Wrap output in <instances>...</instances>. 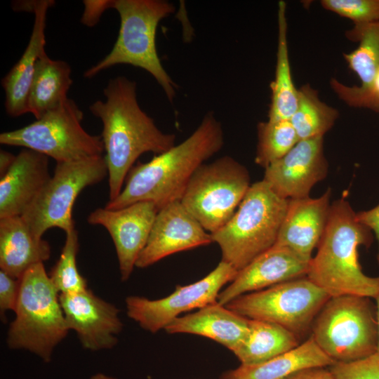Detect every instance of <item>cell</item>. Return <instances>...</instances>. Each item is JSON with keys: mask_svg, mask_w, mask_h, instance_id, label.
Returning <instances> with one entry per match:
<instances>
[{"mask_svg": "<svg viewBox=\"0 0 379 379\" xmlns=\"http://www.w3.org/2000/svg\"><path fill=\"white\" fill-rule=\"evenodd\" d=\"M103 93L105 101L94 102L89 109L102 124L111 201L121 192L136 159L145 152L159 154L168 150L175 145V135L161 131L141 109L135 81L118 76L108 81Z\"/></svg>", "mask_w": 379, "mask_h": 379, "instance_id": "cell-1", "label": "cell"}, {"mask_svg": "<svg viewBox=\"0 0 379 379\" xmlns=\"http://www.w3.org/2000/svg\"><path fill=\"white\" fill-rule=\"evenodd\" d=\"M224 142L221 123L212 112H207L184 141L132 167L120 194L105 208L116 210L138 201H152L159 210L180 201L194 173L222 149Z\"/></svg>", "mask_w": 379, "mask_h": 379, "instance_id": "cell-2", "label": "cell"}, {"mask_svg": "<svg viewBox=\"0 0 379 379\" xmlns=\"http://www.w3.org/2000/svg\"><path fill=\"white\" fill-rule=\"evenodd\" d=\"M373 239L372 231L359 221L347 200L333 201L306 277L330 297L354 295L375 298L379 294V277H368L362 272L358 254L359 247H369Z\"/></svg>", "mask_w": 379, "mask_h": 379, "instance_id": "cell-3", "label": "cell"}, {"mask_svg": "<svg viewBox=\"0 0 379 379\" xmlns=\"http://www.w3.org/2000/svg\"><path fill=\"white\" fill-rule=\"evenodd\" d=\"M112 8L120 17L117 39L110 52L86 70L84 77L93 78L117 65H130L149 72L173 102L177 84L163 67L156 46L159 23L173 13L175 7L164 0H112Z\"/></svg>", "mask_w": 379, "mask_h": 379, "instance_id": "cell-4", "label": "cell"}, {"mask_svg": "<svg viewBox=\"0 0 379 379\" xmlns=\"http://www.w3.org/2000/svg\"><path fill=\"white\" fill-rule=\"evenodd\" d=\"M59 296L44 263L24 273L20 278L15 317L7 333L9 348L25 350L45 362L51 361L55 347L69 331Z\"/></svg>", "mask_w": 379, "mask_h": 379, "instance_id": "cell-5", "label": "cell"}, {"mask_svg": "<svg viewBox=\"0 0 379 379\" xmlns=\"http://www.w3.org/2000/svg\"><path fill=\"white\" fill-rule=\"evenodd\" d=\"M289 199L278 196L263 180L251 185L231 219L211 234L220 248L222 261L238 272L272 247Z\"/></svg>", "mask_w": 379, "mask_h": 379, "instance_id": "cell-6", "label": "cell"}, {"mask_svg": "<svg viewBox=\"0 0 379 379\" xmlns=\"http://www.w3.org/2000/svg\"><path fill=\"white\" fill-rule=\"evenodd\" d=\"M311 331L319 347L335 362L365 358L378 349L376 306L366 296L330 297Z\"/></svg>", "mask_w": 379, "mask_h": 379, "instance_id": "cell-7", "label": "cell"}, {"mask_svg": "<svg viewBox=\"0 0 379 379\" xmlns=\"http://www.w3.org/2000/svg\"><path fill=\"white\" fill-rule=\"evenodd\" d=\"M84 114L72 99L32 124L0 134L1 145L22 147L54 159L57 162L101 156V136L92 135L81 126Z\"/></svg>", "mask_w": 379, "mask_h": 379, "instance_id": "cell-8", "label": "cell"}, {"mask_svg": "<svg viewBox=\"0 0 379 379\" xmlns=\"http://www.w3.org/2000/svg\"><path fill=\"white\" fill-rule=\"evenodd\" d=\"M250 186L246 166L227 155L196 170L180 202L213 234L231 219Z\"/></svg>", "mask_w": 379, "mask_h": 379, "instance_id": "cell-9", "label": "cell"}, {"mask_svg": "<svg viewBox=\"0 0 379 379\" xmlns=\"http://www.w3.org/2000/svg\"><path fill=\"white\" fill-rule=\"evenodd\" d=\"M108 175L105 156L57 162L53 176L21 215L38 238L52 227L65 233L74 228L72 208L79 193Z\"/></svg>", "mask_w": 379, "mask_h": 379, "instance_id": "cell-10", "label": "cell"}, {"mask_svg": "<svg viewBox=\"0 0 379 379\" xmlns=\"http://www.w3.org/2000/svg\"><path fill=\"white\" fill-rule=\"evenodd\" d=\"M330 295L307 277L242 295L226 305L249 319L280 325L296 336L311 330Z\"/></svg>", "mask_w": 379, "mask_h": 379, "instance_id": "cell-11", "label": "cell"}, {"mask_svg": "<svg viewBox=\"0 0 379 379\" xmlns=\"http://www.w3.org/2000/svg\"><path fill=\"white\" fill-rule=\"evenodd\" d=\"M238 271L220 261L215 268L199 281L178 285L170 295L157 300L131 295L126 298V314L147 331L164 329L180 314L218 302L222 287L236 277Z\"/></svg>", "mask_w": 379, "mask_h": 379, "instance_id": "cell-12", "label": "cell"}, {"mask_svg": "<svg viewBox=\"0 0 379 379\" xmlns=\"http://www.w3.org/2000/svg\"><path fill=\"white\" fill-rule=\"evenodd\" d=\"M158 211L152 201H138L116 210L99 208L88 216L89 224L101 225L109 233L122 281H127L131 275L147 242Z\"/></svg>", "mask_w": 379, "mask_h": 379, "instance_id": "cell-13", "label": "cell"}, {"mask_svg": "<svg viewBox=\"0 0 379 379\" xmlns=\"http://www.w3.org/2000/svg\"><path fill=\"white\" fill-rule=\"evenodd\" d=\"M59 298L67 326L76 332L84 348L98 351L117 345L124 325L115 305L88 288L60 294Z\"/></svg>", "mask_w": 379, "mask_h": 379, "instance_id": "cell-14", "label": "cell"}, {"mask_svg": "<svg viewBox=\"0 0 379 379\" xmlns=\"http://www.w3.org/2000/svg\"><path fill=\"white\" fill-rule=\"evenodd\" d=\"M323 141L324 137L299 140L286 155L265 168L262 180L281 198L310 197L313 186L328 173Z\"/></svg>", "mask_w": 379, "mask_h": 379, "instance_id": "cell-15", "label": "cell"}, {"mask_svg": "<svg viewBox=\"0 0 379 379\" xmlns=\"http://www.w3.org/2000/svg\"><path fill=\"white\" fill-rule=\"evenodd\" d=\"M212 242L211 234L206 232L180 201H174L158 211L135 267L145 268L171 254Z\"/></svg>", "mask_w": 379, "mask_h": 379, "instance_id": "cell-16", "label": "cell"}, {"mask_svg": "<svg viewBox=\"0 0 379 379\" xmlns=\"http://www.w3.org/2000/svg\"><path fill=\"white\" fill-rule=\"evenodd\" d=\"M310 262L286 247L274 245L238 272L220 293L218 302L226 305L242 295L306 277Z\"/></svg>", "mask_w": 379, "mask_h": 379, "instance_id": "cell-17", "label": "cell"}, {"mask_svg": "<svg viewBox=\"0 0 379 379\" xmlns=\"http://www.w3.org/2000/svg\"><path fill=\"white\" fill-rule=\"evenodd\" d=\"M331 196L328 189L321 197L289 199L287 211L274 245L289 248L311 261L324 232Z\"/></svg>", "mask_w": 379, "mask_h": 379, "instance_id": "cell-18", "label": "cell"}, {"mask_svg": "<svg viewBox=\"0 0 379 379\" xmlns=\"http://www.w3.org/2000/svg\"><path fill=\"white\" fill-rule=\"evenodd\" d=\"M48 157L24 148L0 180V218L22 215L51 178Z\"/></svg>", "mask_w": 379, "mask_h": 379, "instance_id": "cell-19", "label": "cell"}, {"mask_svg": "<svg viewBox=\"0 0 379 379\" xmlns=\"http://www.w3.org/2000/svg\"><path fill=\"white\" fill-rule=\"evenodd\" d=\"M54 3L53 0L37 1L33 12V29L26 49L19 60L1 80L6 94V111L10 117H17L28 113L27 98L36 62L40 55L45 52L47 12Z\"/></svg>", "mask_w": 379, "mask_h": 379, "instance_id": "cell-20", "label": "cell"}, {"mask_svg": "<svg viewBox=\"0 0 379 379\" xmlns=\"http://www.w3.org/2000/svg\"><path fill=\"white\" fill-rule=\"evenodd\" d=\"M248 328L249 319L216 302L176 318L164 330L206 337L233 352L246 338Z\"/></svg>", "mask_w": 379, "mask_h": 379, "instance_id": "cell-21", "label": "cell"}, {"mask_svg": "<svg viewBox=\"0 0 379 379\" xmlns=\"http://www.w3.org/2000/svg\"><path fill=\"white\" fill-rule=\"evenodd\" d=\"M51 256V246L36 237L20 215L0 218V268L20 279L32 266Z\"/></svg>", "mask_w": 379, "mask_h": 379, "instance_id": "cell-22", "label": "cell"}, {"mask_svg": "<svg viewBox=\"0 0 379 379\" xmlns=\"http://www.w3.org/2000/svg\"><path fill=\"white\" fill-rule=\"evenodd\" d=\"M334 362L310 336L293 350L270 360L254 365L241 364L226 371L220 379H286L302 369L330 366Z\"/></svg>", "mask_w": 379, "mask_h": 379, "instance_id": "cell-23", "label": "cell"}, {"mask_svg": "<svg viewBox=\"0 0 379 379\" xmlns=\"http://www.w3.org/2000/svg\"><path fill=\"white\" fill-rule=\"evenodd\" d=\"M71 67L43 53L39 58L27 98V112L36 119L61 105L72 86Z\"/></svg>", "mask_w": 379, "mask_h": 379, "instance_id": "cell-24", "label": "cell"}, {"mask_svg": "<svg viewBox=\"0 0 379 379\" xmlns=\"http://www.w3.org/2000/svg\"><path fill=\"white\" fill-rule=\"evenodd\" d=\"M278 41L274 80L270 83L271 101L268 120H290L294 114L298 98L291 75L287 41L286 4L278 2Z\"/></svg>", "mask_w": 379, "mask_h": 379, "instance_id": "cell-25", "label": "cell"}, {"mask_svg": "<svg viewBox=\"0 0 379 379\" xmlns=\"http://www.w3.org/2000/svg\"><path fill=\"white\" fill-rule=\"evenodd\" d=\"M298 336L277 324L249 319L248 334L232 352L244 365L262 363L299 345Z\"/></svg>", "mask_w": 379, "mask_h": 379, "instance_id": "cell-26", "label": "cell"}, {"mask_svg": "<svg viewBox=\"0 0 379 379\" xmlns=\"http://www.w3.org/2000/svg\"><path fill=\"white\" fill-rule=\"evenodd\" d=\"M338 117V110L322 102L309 84L298 88V105L290 121L299 140L324 137Z\"/></svg>", "mask_w": 379, "mask_h": 379, "instance_id": "cell-27", "label": "cell"}, {"mask_svg": "<svg viewBox=\"0 0 379 379\" xmlns=\"http://www.w3.org/2000/svg\"><path fill=\"white\" fill-rule=\"evenodd\" d=\"M346 37L359 43L358 47L343 57L350 69L354 72L361 84H368L379 69V20L377 22L354 25L347 30Z\"/></svg>", "mask_w": 379, "mask_h": 379, "instance_id": "cell-28", "label": "cell"}, {"mask_svg": "<svg viewBox=\"0 0 379 379\" xmlns=\"http://www.w3.org/2000/svg\"><path fill=\"white\" fill-rule=\"evenodd\" d=\"M255 163L266 168L286 155L299 141L290 120L259 122Z\"/></svg>", "mask_w": 379, "mask_h": 379, "instance_id": "cell-29", "label": "cell"}, {"mask_svg": "<svg viewBox=\"0 0 379 379\" xmlns=\"http://www.w3.org/2000/svg\"><path fill=\"white\" fill-rule=\"evenodd\" d=\"M60 258L50 273V279L60 294L74 293L88 288L86 280L77 265L79 250L78 233L75 227L67 232Z\"/></svg>", "mask_w": 379, "mask_h": 379, "instance_id": "cell-30", "label": "cell"}, {"mask_svg": "<svg viewBox=\"0 0 379 379\" xmlns=\"http://www.w3.org/2000/svg\"><path fill=\"white\" fill-rule=\"evenodd\" d=\"M330 85L338 97L347 105L366 108L379 114V69L366 84L346 86L336 79H331Z\"/></svg>", "mask_w": 379, "mask_h": 379, "instance_id": "cell-31", "label": "cell"}, {"mask_svg": "<svg viewBox=\"0 0 379 379\" xmlns=\"http://www.w3.org/2000/svg\"><path fill=\"white\" fill-rule=\"evenodd\" d=\"M326 10L351 20L354 25L379 20V0H322Z\"/></svg>", "mask_w": 379, "mask_h": 379, "instance_id": "cell-32", "label": "cell"}, {"mask_svg": "<svg viewBox=\"0 0 379 379\" xmlns=\"http://www.w3.org/2000/svg\"><path fill=\"white\" fill-rule=\"evenodd\" d=\"M329 370L334 379H379V352L352 361H335Z\"/></svg>", "mask_w": 379, "mask_h": 379, "instance_id": "cell-33", "label": "cell"}, {"mask_svg": "<svg viewBox=\"0 0 379 379\" xmlns=\"http://www.w3.org/2000/svg\"><path fill=\"white\" fill-rule=\"evenodd\" d=\"M20 291V279L15 278L0 270V313L1 319L5 320L8 310L14 312Z\"/></svg>", "mask_w": 379, "mask_h": 379, "instance_id": "cell-34", "label": "cell"}, {"mask_svg": "<svg viewBox=\"0 0 379 379\" xmlns=\"http://www.w3.org/2000/svg\"><path fill=\"white\" fill-rule=\"evenodd\" d=\"M84 11L81 22L88 27L95 26L102 14L112 8V0H84Z\"/></svg>", "mask_w": 379, "mask_h": 379, "instance_id": "cell-35", "label": "cell"}, {"mask_svg": "<svg viewBox=\"0 0 379 379\" xmlns=\"http://www.w3.org/2000/svg\"><path fill=\"white\" fill-rule=\"evenodd\" d=\"M357 218L375 234L378 241L377 260L379 265V204L370 210L357 213Z\"/></svg>", "mask_w": 379, "mask_h": 379, "instance_id": "cell-36", "label": "cell"}, {"mask_svg": "<svg viewBox=\"0 0 379 379\" xmlns=\"http://www.w3.org/2000/svg\"><path fill=\"white\" fill-rule=\"evenodd\" d=\"M286 379H334L331 371L325 367H311L302 369Z\"/></svg>", "mask_w": 379, "mask_h": 379, "instance_id": "cell-37", "label": "cell"}, {"mask_svg": "<svg viewBox=\"0 0 379 379\" xmlns=\"http://www.w3.org/2000/svg\"><path fill=\"white\" fill-rule=\"evenodd\" d=\"M16 155L1 150L0 152V175L1 177L3 176L11 168L13 164Z\"/></svg>", "mask_w": 379, "mask_h": 379, "instance_id": "cell-38", "label": "cell"}, {"mask_svg": "<svg viewBox=\"0 0 379 379\" xmlns=\"http://www.w3.org/2000/svg\"><path fill=\"white\" fill-rule=\"evenodd\" d=\"M90 379H117L114 377L107 375L102 373H98L91 377Z\"/></svg>", "mask_w": 379, "mask_h": 379, "instance_id": "cell-39", "label": "cell"}, {"mask_svg": "<svg viewBox=\"0 0 379 379\" xmlns=\"http://www.w3.org/2000/svg\"><path fill=\"white\" fill-rule=\"evenodd\" d=\"M376 301V312H377V320H378V342L377 351L379 352V294L375 298Z\"/></svg>", "mask_w": 379, "mask_h": 379, "instance_id": "cell-40", "label": "cell"}]
</instances>
